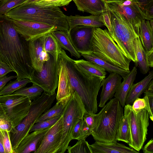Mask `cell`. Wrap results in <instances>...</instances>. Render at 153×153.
<instances>
[{
	"instance_id": "obj_22",
	"label": "cell",
	"mask_w": 153,
	"mask_h": 153,
	"mask_svg": "<svg viewBox=\"0 0 153 153\" xmlns=\"http://www.w3.org/2000/svg\"><path fill=\"white\" fill-rule=\"evenodd\" d=\"M99 14L91 15L87 16H82L78 15L67 16L66 18L69 27V30L77 26L98 27H104L105 25L100 20Z\"/></svg>"
},
{
	"instance_id": "obj_13",
	"label": "cell",
	"mask_w": 153,
	"mask_h": 153,
	"mask_svg": "<svg viewBox=\"0 0 153 153\" xmlns=\"http://www.w3.org/2000/svg\"><path fill=\"white\" fill-rule=\"evenodd\" d=\"M108 7L119 12L136 30L139 31L144 14L135 0H123L120 2L106 3Z\"/></svg>"
},
{
	"instance_id": "obj_39",
	"label": "cell",
	"mask_w": 153,
	"mask_h": 153,
	"mask_svg": "<svg viewBox=\"0 0 153 153\" xmlns=\"http://www.w3.org/2000/svg\"><path fill=\"white\" fill-rule=\"evenodd\" d=\"M72 0H41L33 4L47 7H59L68 5Z\"/></svg>"
},
{
	"instance_id": "obj_27",
	"label": "cell",
	"mask_w": 153,
	"mask_h": 153,
	"mask_svg": "<svg viewBox=\"0 0 153 153\" xmlns=\"http://www.w3.org/2000/svg\"><path fill=\"white\" fill-rule=\"evenodd\" d=\"M51 33L56 39L62 49L68 51L71 56L77 59L81 57V54L76 51L71 41L69 31L55 30Z\"/></svg>"
},
{
	"instance_id": "obj_31",
	"label": "cell",
	"mask_w": 153,
	"mask_h": 153,
	"mask_svg": "<svg viewBox=\"0 0 153 153\" xmlns=\"http://www.w3.org/2000/svg\"><path fill=\"white\" fill-rule=\"evenodd\" d=\"M44 46L45 51L51 55L56 62L62 49L51 33L44 36Z\"/></svg>"
},
{
	"instance_id": "obj_28",
	"label": "cell",
	"mask_w": 153,
	"mask_h": 153,
	"mask_svg": "<svg viewBox=\"0 0 153 153\" xmlns=\"http://www.w3.org/2000/svg\"><path fill=\"white\" fill-rule=\"evenodd\" d=\"M81 55L86 60L95 63L110 73L115 72L118 73L123 79L130 71H126L115 66L97 57L92 52L88 53L81 54Z\"/></svg>"
},
{
	"instance_id": "obj_34",
	"label": "cell",
	"mask_w": 153,
	"mask_h": 153,
	"mask_svg": "<svg viewBox=\"0 0 153 153\" xmlns=\"http://www.w3.org/2000/svg\"><path fill=\"white\" fill-rule=\"evenodd\" d=\"M44 91L40 86L35 85L28 87H24L14 92L13 94L23 95L30 100H34L39 97Z\"/></svg>"
},
{
	"instance_id": "obj_32",
	"label": "cell",
	"mask_w": 153,
	"mask_h": 153,
	"mask_svg": "<svg viewBox=\"0 0 153 153\" xmlns=\"http://www.w3.org/2000/svg\"><path fill=\"white\" fill-rule=\"evenodd\" d=\"M130 139L128 114L126 110L124 108V115L118 130L117 139V141H122L128 144Z\"/></svg>"
},
{
	"instance_id": "obj_21",
	"label": "cell",
	"mask_w": 153,
	"mask_h": 153,
	"mask_svg": "<svg viewBox=\"0 0 153 153\" xmlns=\"http://www.w3.org/2000/svg\"><path fill=\"white\" fill-rule=\"evenodd\" d=\"M79 11L99 15L108 10L107 3L102 0H72Z\"/></svg>"
},
{
	"instance_id": "obj_10",
	"label": "cell",
	"mask_w": 153,
	"mask_h": 153,
	"mask_svg": "<svg viewBox=\"0 0 153 153\" xmlns=\"http://www.w3.org/2000/svg\"><path fill=\"white\" fill-rule=\"evenodd\" d=\"M0 101L7 119L14 128L27 114L32 102L27 97L14 94L0 96Z\"/></svg>"
},
{
	"instance_id": "obj_44",
	"label": "cell",
	"mask_w": 153,
	"mask_h": 153,
	"mask_svg": "<svg viewBox=\"0 0 153 153\" xmlns=\"http://www.w3.org/2000/svg\"><path fill=\"white\" fill-rule=\"evenodd\" d=\"M132 107L134 110L137 112L144 108H145L146 103L144 99L137 98L133 103Z\"/></svg>"
},
{
	"instance_id": "obj_12",
	"label": "cell",
	"mask_w": 153,
	"mask_h": 153,
	"mask_svg": "<svg viewBox=\"0 0 153 153\" xmlns=\"http://www.w3.org/2000/svg\"><path fill=\"white\" fill-rule=\"evenodd\" d=\"M9 19L17 32L27 41L35 39L57 30L55 26L42 23Z\"/></svg>"
},
{
	"instance_id": "obj_46",
	"label": "cell",
	"mask_w": 153,
	"mask_h": 153,
	"mask_svg": "<svg viewBox=\"0 0 153 153\" xmlns=\"http://www.w3.org/2000/svg\"><path fill=\"white\" fill-rule=\"evenodd\" d=\"M83 118L87 126L91 130L94 121V114H91L85 112Z\"/></svg>"
},
{
	"instance_id": "obj_52",
	"label": "cell",
	"mask_w": 153,
	"mask_h": 153,
	"mask_svg": "<svg viewBox=\"0 0 153 153\" xmlns=\"http://www.w3.org/2000/svg\"><path fill=\"white\" fill-rule=\"evenodd\" d=\"M0 118L7 119V117L5 114L0 101Z\"/></svg>"
},
{
	"instance_id": "obj_11",
	"label": "cell",
	"mask_w": 153,
	"mask_h": 153,
	"mask_svg": "<svg viewBox=\"0 0 153 153\" xmlns=\"http://www.w3.org/2000/svg\"><path fill=\"white\" fill-rule=\"evenodd\" d=\"M49 54V59L44 63L40 71L33 70L30 79L33 84L40 86L49 94L53 95L58 86L59 76L57 62Z\"/></svg>"
},
{
	"instance_id": "obj_40",
	"label": "cell",
	"mask_w": 153,
	"mask_h": 153,
	"mask_svg": "<svg viewBox=\"0 0 153 153\" xmlns=\"http://www.w3.org/2000/svg\"><path fill=\"white\" fill-rule=\"evenodd\" d=\"M0 135L2 140L5 153H14L10 140V132L7 130H0Z\"/></svg>"
},
{
	"instance_id": "obj_8",
	"label": "cell",
	"mask_w": 153,
	"mask_h": 153,
	"mask_svg": "<svg viewBox=\"0 0 153 153\" xmlns=\"http://www.w3.org/2000/svg\"><path fill=\"white\" fill-rule=\"evenodd\" d=\"M85 112L80 97L74 92L67 102L62 115V136L55 153H64L67 150L69 143L72 140L71 134L74 128L79 119H83Z\"/></svg>"
},
{
	"instance_id": "obj_2",
	"label": "cell",
	"mask_w": 153,
	"mask_h": 153,
	"mask_svg": "<svg viewBox=\"0 0 153 153\" xmlns=\"http://www.w3.org/2000/svg\"><path fill=\"white\" fill-rule=\"evenodd\" d=\"M60 54L65 62L72 94L74 92L77 94L86 112L96 114L97 111V97L101 87L102 79L81 71L64 50L62 49Z\"/></svg>"
},
{
	"instance_id": "obj_17",
	"label": "cell",
	"mask_w": 153,
	"mask_h": 153,
	"mask_svg": "<svg viewBox=\"0 0 153 153\" xmlns=\"http://www.w3.org/2000/svg\"><path fill=\"white\" fill-rule=\"evenodd\" d=\"M48 128L34 131L29 134L21 141L17 147L13 150L14 153H34L38 148Z\"/></svg>"
},
{
	"instance_id": "obj_6",
	"label": "cell",
	"mask_w": 153,
	"mask_h": 153,
	"mask_svg": "<svg viewBox=\"0 0 153 153\" xmlns=\"http://www.w3.org/2000/svg\"><path fill=\"white\" fill-rule=\"evenodd\" d=\"M108 8L113 30L111 36L123 53L135 63L137 59L134 42L139 37V31L135 29L118 11L108 6Z\"/></svg>"
},
{
	"instance_id": "obj_45",
	"label": "cell",
	"mask_w": 153,
	"mask_h": 153,
	"mask_svg": "<svg viewBox=\"0 0 153 153\" xmlns=\"http://www.w3.org/2000/svg\"><path fill=\"white\" fill-rule=\"evenodd\" d=\"M12 71L13 70L8 65L0 61V78L6 76L7 74Z\"/></svg>"
},
{
	"instance_id": "obj_41",
	"label": "cell",
	"mask_w": 153,
	"mask_h": 153,
	"mask_svg": "<svg viewBox=\"0 0 153 153\" xmlns=\"http://www.w3.org/2000/svg\"><path fill=\"white\" fill-rule=\"evenodd\" d=\"M83 122V119H79L76 123L72 131L71 138L72 140L84 139L81 129L82 126Z\"/></svg>"
},
{
	"instance_id": "obj_20",
	"label": "cell",
	"mask_w": 153,
	"mask_h": 153,
	"mask_svg": "<svg viewBox=\"0 0 153 153\" xmlns=\"http://www.w3.org/2000/svg\"><path fill=\"white\" fill-rule=\"evenodd\" d=\"M92 153H139L134 149L117 142L106 143L95 141L90 145Z\"/></svg>"
},
{
	"instance_id": "obj_55",
	"label": "cell",
	"mask_w": 153,
	"mask_h": 153,
	"mask_svg": "<svg viewBox=\"0 0 153 153\" xmlns=\"http://www.w3.org/2000/svg\"><path fill=\"white\" fill-rule=\"evenodd\" d=\"M38 0H27L25 2V4H29L34 3Z\"/></svg>"
},
{
	"instance_id": "obj_29",
	"label": "cell",
	"mask_w": 153,
	"mask_h": 153,
	"mask_svg": "<svg viewBox=\"0 0 153 153\" xmlns=\"http://www.w3.org/2000/svg\"><path fill=\"white\" fill-rule=\"evenodd\" d=\"M134 48L137 61L135 63L141 73L145 74L149 70L146 57V51L143 47L139 37L134 42Z\"/></svg>"
},
{
	"instance_id": "obj_24",
	"label": "cell",
	"mask_w": 153,
	"mask_h": 153,
	"mask_svg": "<svg viewBox=\"0 0 153 153\" xmlns=\"http://www.w3.org/2000/svg\"><path fill=\"white\" fill-rule=\"evenodd\" d=\"M153 78V71L152 70L141 81L136 83L133 84L127 95L126 105L132 104L137 98L140 97L146 89L149 83Z\"/></svg>"
},
{
	"instance_id": "obj_43",
	"label": "cell",
	"mask_w": 153,
	"mask_h": 153,
	"mask_svg": "<svg viewBox=\"0 0 153 153\" xmlns=\"http://www.w3.org/2000/svg\"><path fill=\"white\" fill-rule=\"evenodd\" d=\"M14 128L12 122L8 119L0 118V130L7 131L10 133Z\"/></svg>"
},
{
	"instance_id": "obj_49",
	"label": "cell",
	"mask_w": 153,
	"mask_h": 153,
	"mask_svg": "<svg viewBox=\"0 0 153 153\" xmlns=\"http://www.w3.org/2000/svg\"><path fill=\"white\" fill-rule=\"evenodd\" d=\"M144 153H153V140L152 138L142 149Z\"/></svg>"
},
{
	"instance_id": "obj_3",
	"label": "cell",
	"mask_w": 153,
	"mask_h": 153,
	"mask_svg": "<svg viewBox=\"0 0 153 153\" xmlns=\"http://www.w3.org/2000/svg\"><path fill=\"white\" fill-rule=\"evenodd\" d=\"M123 110L119 101L114 98L110 100L98 114H94L91 135L95 141L106 143L117 142Z\"/></svg>"
},
{
	"instance_id": "obj_14",
	"label": "cell",
	"mask_w": 153,
	"mask_h": 153,
	"mask_svg": "<svg viewBox=\"0 0 153 153\" xmlns=\"http://www.w3.org/2000/svg\"><path fill=\"white\" fill-rule=\"evenodd\" d=\"M94 27L77 26L69 30L71 41L76 50L80 54L92 52V40Z\"/></svg>"
},
{
	"instance_id": "obj_37",
	"label": "cell",
	"mask_w": 153,
	"mask_h": 153,
	"mask_svg": "<svg viewBox=\"0 0 153 153\" xmlns=\"http://www.w3.org/2000/svg\"><path fill=\"white\" fill-rule=\"evenodd\" d=\"M27 0H7L0 2V15L9 11L25 3Z\"/></svg>"
},
{
	"instance_id": "obj_36",
	"label": "cell",
	"mask_w": 153,
	"mask_h": 153,
	"mask_svg": "<svg viewBox=\"0 0 153 153\" xmlns=\"http://www.w3.org/2000/svg\"><path fill=\"white\" fill-rule=\"evenodd\" d=\"M67 149L69 153H92L90 144L84 139L78 140L73 146H68Z\"/></svg>"
},
{
	"instance_id": "obj_23",
	"label": "cell",
	"mask_w": 153,
	"mask_h": 153,
	"mask_svg": "<svg viewBox=\"0 0 153 153\" xmlns=\"http://www.w3.org/2000/svg\"><path fill=\"white\" fill-rule=\"evenodd\" d=\"M137 73L136 67L134 66L131 71L123 79L118 88L114 96L119 101L121 106L124 107L127 93L133 84Z\"/></svg>"
},
{
	"instance_id": "obj_51",
	"label": "cell",
	"mask_w": 153,
	"mask_h": 153,
	"mask_svg": "<svg viewBox=\"0 0 153 153\" xmlns=\"http://www.w3.org/2000/svg\"><path fill=\"white\" fill-rule=\"evenodd\" d=\"M146 57L149 67H153V48L148 51H146Z\"/></svg>"
},
{
	"instance_id": "obj_47",
	"label": "cell",
	"mask_w": 153,
	"mask_h": 153,
	"mask_svg": "<svg viewBox=\"0 0 153 153\" xmlns=\"http://www.w3.org/2000/svg\"><path fill=\"white\" fill-rule=\"evenodd\" d=\"M144 19L150 21L153 19V3L151 4L144 11Z\"/></svg>"
},
{
	"instance_id": "obj_15",
	"label": "cell",
	"mask_w": 153,
	"mask_h": 153,
	"mask_svg": "<svg viewBox=\"0 0 153 153\" xmlns=\"http://www.w3.org/2000/svg\"><path fill=\"white\" fill-rule=\"evenodd\" d=\"M62 115L46 133L34 153H55L62 136Z\"/></svg>"
},
{
	"instance_id": "obj_35",
	"label": "cell",
	"mask_w": 153,
	"mask_h": 153,
	"mask_svg": "<svg viewBox=\"0 0 153 153\" xmlns=\"http://www.w3.org/2000/svg\"><path fill=\"white\" fill-rule=\"evenodd\" d=\"M146 103L145 108L149 112V117L153 121V80L152 79L148 84V86L143 92Z\"/></svg>"
},
{
	"instance_id": "obj_57",
	"label": "cell",
	"mask_w": 153,
	"mask_h": 153,
	"mask_svg": "<svg viewBox=\"0 0 153 153\" xmlns=\"http://www.w3.org/2000/svg\"><path fill=\"white\" fill-rule=\"evenodd\" d=\"M39 0H38L37 1H39Z\"/></svg>"
},
{
	"instance_id": "obj_48",
	"label": "cell",
	"mask_w": 153,
	"mask_h": 153,
	"mask_svg": "<svg viewBox=\"0 0 153 153\" xmlns=\"http://www.w3.org/2000/svg\"><path fill=\"white\" fill-rule=\"evenodd\" d=\"M16 78V76H6L0 78V91L5 86L8 82L12 79Z\"/></svg>"
},
{
	"instance_id": "obj_18",
	"label": "cell",
	"mask_w": 153,
	"mask_h": 153,
	"mask_svg": "<svg viewBox=\"0 0 153 153\" xmlns=\"http://www.w3.org/2000/svg\"><path fill=\"white\" fill-rule=\"evenodd\" d=\"M122 77L118 73L112 72L101 82L102 89L99 106L103 107L106 102L112 99L118 88L121 83Z\"/></svg>"
},
{
	"instance_id": "obj_7",
	"label": "cell",
	"mask_w": 153,
	"mask_h": 153,
	"mask_svg": "<svg viewBox=\"0 0 153 153\" xmlns=\"http://www.w3.org/2000/svg\"><path fill=\"white\" fill-rule=\"evenodd\" d=\"M56 93L49 95L44 91L30 104L27 114L10 133V140L13 150L30 132L32 126L39 117L48 110L56 98Z\"/></svg>"
},
{
	"instance_id": "obj_19",
	"label": "cell",
	"mask_w": 153,
	"mask_h": 153,
	"mask_svg": "<svg viewBox=\"0 0 153 153\" xmlns=\"http://www.w3.org/2000/svg\"><path fill=\"white\" fill-rule=\"evenodd\" d=\"M56 62L59 76L58 88L56 98L57 101L68 97L72 94L65 62L60 54Z\"/></svg>"
},
{
	"instance_id": "obj_56",
	"label": "cell",
	"mask_w": 153,
	"mask_h": 153,
	"mask_svg": "<svg viewBox=\"0 0 153 153\" xmlns=\"http://www.w3.org/2000/svg\"><path fill=\"white\" fill-rule=\"evenodd\" d=\"M7 0H0V2H3V1H5Z\"/></svg>"
},
{
	"instance_id": "obj_42",
	"label": "cell",
	"mask_w": 153,
	"mask_h": 153,
	"mask_svg": "<svg viewBox=\"0 0 153 153\" xmlns=\"http://www.w3.org/2000/svg\"><path fill=\"white\" fill-rule=\"evenodd\" d=\"M99 16L100 20L107 27L108 30L111 36L113 34V30L108 10L101 13L99 14Z\"/></svg>"
},
{
	"instance_id": "obj_16",
	"label": "cell",
	"mask_w": 153,
	"mask_h": 153,
	"mask_svg": "<svg viewBox=\"0 0 153 153\" xmlns=\"http://www.w3.org/2000/svg\"><path fill=\"white\" fill-rule=\"evenodd\" d=\"M44 36L28 41L29 55L32 66L38 71H40L44 63L50 58L44 46Z\"/></svg>"
},
{
	"instance_id": "obj_38",
	"label": "cell",
	"mask_w": 153,
	"mask_h": 153,
	"mask_svg": "<svg viewBox=\"0 0 153 153\" xmlns=\"http://www.w3.org/2000/svg\"><path fill=\"white\" fill-rule=\"evenodd\" d=\"M61 116L55 117L35 123L30 129V132L51 127L59 120Z\"/></svg>"
},
{
	"instance_id": "obj_53",
	"label": "cell",
	"mask_w": 153,
	"mask_h": 153,
	"mask_svg": "<svg viewBox=\"0 0 153 153\" xmlns=\"http://www.w3.org/2000/svg\"><path fill=\"white\" fill-rule=\"evenodd\" d=\"M0 153H5L2 140L0 135Z\"/></svg>"
},
{
	"instance_id": "obj_33",
	"label": "cell",
	"mask_w": 153,
	"mask_h": 153,
	"mask_svg": "<svg viewBox=\"0 0 153 153\" xmlns=\"http://www.w3.org/2000/svg\"><path fill=\"white\" fill-rule=\"evenodd\" d=\"M31 82L30 79L26 78L13 81L10 80L0 91V96L11 94L19 89L25 87L27 84Z\"/></svg>"
},
{
	"instance_id": "obj_9",
	"label": "cell",
	"mask_w": 153,
	"mask_h": 153,
	"mask_svg": "<svg viewBox=\"0 0 153 153\" xmlns=\"http://www.w3.org/2000/svg\"><path fill=\"white\" fill-rule=\"evenodd\" d=\"M128 114L130 139L128 144L130 147L139 152L146 140L149 125V112L145 108L136 112L131 105L124 107Z\"/></svg>"
},
{
	"instance_id": "obj_4",
	"label": "cell",
	"mask_w": 153,
	"mask_h": 153,
	"mask_svg": "<svg viewBox=\"0 0 153 153\" xmlns=\"http://www.w3.org/2000/svg\"><path fill=\"white\" fill-rule=\"evenodd\" d=\"M12 19L38 22L53 26L57 30H69L65 15L58 7L24 4L4 14Z\"/></svg>"
},
{
	"instance_id": "obj_54",
	"label": "cell",
	"mask_w": 153,
	"mask_h": 153,
	"mask_svg": "<svg viewBox=\"0 0 153 153\" xmlns=\"http://www.w3.org/2000/svg\"><path fill=\"white\" fill-rule=\"evenodd\" d=\"M106 3H109L113 2H120L123 0H102Z\"/></svg>"
},
{
	"instance_id": "obj_50",
	"label": "cell",
	"mask_w": 153,
	"mask_h": 153,
	"mask_svg": "<svg viewBox=\"0 0 153 153\" xmlns=\"http://www.w3.org/2000/svg\"><path fill=\"white\" fill-rule=\"evenodd\" d=\"M139 5L144 13L145 9L152 3L153 0H138Z\"/></svg>"
},
{
	"instance_id": "obj_30",
	"label": "cell",
	"mask_w": 153,
	"mask_h": 153,
	"mask_svg": "<svg viewBox=\"0 0 153 153\" xmlns=\"http://www.w3.org/2000/svg\"><path fill=\"white\" fill-rule=\"evenodd\" d=\"M70 96L57 101V102L54 106L50 108L39 117L36 121L35 123L45 120L62 116L67 102Z\"/></svg>"
},
{
	"instance_id": "obj_25",
	"label": "cell",
	"mask_w": 153,
	"mask_h": 153,
	"mask_svg": "<svg viewBox=\"0 0 153 153\" xmlns=\"http://www.w3.org/2000/svg\"><path fill=\"white\" fill-rule=\"evenodd\" d=\"M75 63L82 71L88 75L104 79L107 74L106 70L94 62L83 59L74 60Z\"/></svg>"
},
{
	"instance_id": "obj_5",
	"label": "cell",
	"mask_w": 153,
	"mask_h": 153,
	"mask_svg": "<svg viewBox=\"0 0 153 153\" xmlns=\"http://www.w3.org/2000/svg\"><path fill=\"white\" fill-rule=\"evenodd\" d=\"M92 51L98 58L123 70L130 71L131 60L123 53L107 29L94 27Z\"/></svg>"
},
{
	"instance_id": "obj_26",
	"label": "cell",
	"mask_w": 153,
	"mask_h": 153,
	"mask_svg": "<svg viewBox=\"0 0 153 153\" xmlns=\"http://www.w3.org/2000/svg\"><path fill=\"white\" fill-rule=\"evenodd\" d=\"M139 37L142 45L146 51L153 48V29L149 20L145 19L140 23Z\"/></svg>"
},
{
	"instance_id": "obj_1",
	"label": "cell",
	"mask_w": 153,
	"mask_h": 153,
	"mask_svg": "<svg viewBox=\"0 0 153 153\" xmlns=\"http://www.w3.org/2000/svg\"><path fill=\"white\" fill-rule=\"evenodd\" d=\"M0 61L6 63L16 73L17 80L30 79L33 69L28 41L4 15H0Z\"/></svg>"
}]
</instances>
